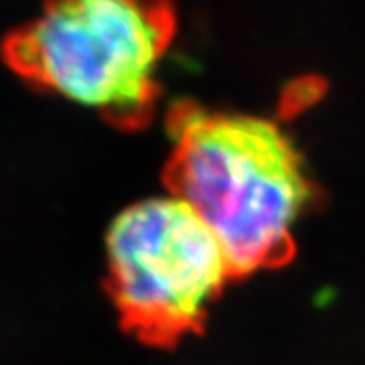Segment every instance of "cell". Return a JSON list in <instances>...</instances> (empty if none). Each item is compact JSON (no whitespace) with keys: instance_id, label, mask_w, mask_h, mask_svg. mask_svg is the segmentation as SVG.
I'll list each match as a JSON object with an SVG mask.
<instances>
[{"instance_id":"obj_1","label":"cell","mask_w":365,"mask_h":365,"mask_svg":"<svg viewBox=\"0 0 365 365\" xmlns=\"http://www.w3.org/2000/svg\"><path fill=\"white\" fill-rule=\"evenodd\" d=\"M169 195L217 237L234 278L287 266L319 189L292 138L268 118L182 100L169 110Z\"/></svg>"},{"instance_id":"obj_3","label":"cell","mask_w":365,"mask_h":365,"mask_svg":"<svg viewBox=\"0 0 365 365\" xmlns=\"http://www.w3.org/2000/svg\"><path fill=\"white\" fill-rule=\"evenodd\" d=\"M106 264L120 325L150 347H175L201 333L234 280L217 237L173 195L132 203L110 223Z\"/></svg>"},{"instance_id":"obj_2","label":"cell","mask_w":365,"mask_h":365,"mask_svg":"<svg viewBox=\"0 0 365 365\" xmlns=\"http://www.w3.org/2000/svg\"><path fill=\"white\" fill-rule=\"evenodd\" d=\"M175 33L173 0H43L2 41V59L29 86L134 132L155 118Z\"/></svg>"}]
</instances>
